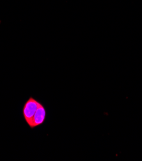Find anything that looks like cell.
I'll use <instances>...</instances> for the list:
<instances>
[{"instance_id":"1","label":"cell","mask_w":142,"mask_h":161,"mask_svg":"<svg viewBox=\"0 0 142 161\" xmlns=\"http://www.w3.org/2000/svg\"><path fill=\"white\" fill-rule=\"evenodd\" d=\"M40 103V102L32 96H30L23 105L22 109L23 116L25 122L29 128Z\"/></svg>"},{"instance_id":"2","label":"cell","mask_w":142,"mask_h":161,"mask_svg":"<svg viewBox=\"0 0 142 161\" xmlns=\"http://www.w3.org/2000/svg\"><path fill=\"white\" fill-rule=\"evenodd\" d=\"M46 115V110L44 105L40 103L33 118L32 123H31V125L30 126L31 129H34V128L43 125L45 121Z\"/></svg>"}]
</instances>
